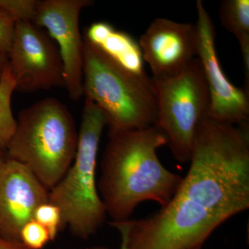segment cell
<instances>
[{
	"instance_id": "6da1fadb",
	"label": "cell",
	"mask_w": 249,
	"mask_h": 249,
	"mask_svg": "<svg viewBox=\"0 0 249 249\" xmlns=\"http://www.w3.org/2000/svg\"><path fill=\"white\" fill-rule=\"evenodd\" d=\"M249 124L206 115L189 169L169 202L145 218L123 222L127 249H188L204 245L223 223L249 209Z\"/></svg>"
},
{
	"instance_id": "7a4b0ae2",
	"label": "cell",
	"mask_w": 249,
	"mask_h": 249,
	"mask_svg": "<svg viewBox=\"0 0 249 249\" xmlns=\"http://www.w3.org/2000/svg\"><path fill=\"white\" fill-rule=\"evenodd\" d=\"M165 145L168 139L155 124L109 133L97 186L111 222L129 220L144 201L163 207L175 196L183 177L160 161L157 150Z\"/></svg>"
},
{
	"instance_id": "3957f363",
	"label": "cell",
	"mask_w": 249,
	"mask_h": 249,
	"mask_svg": "<svg viewBox=\"0 0 249 249\" xmlns=\"http://www.w3.org/2000/svg\"><path fill=\"white\" fill-rule=\"evenodd\" d=\"M78 140L76 123L67 106L56 98H46L19 113L6 152L49 191L71 166Z\"/></svg>"
},
{
	"instance_id": "277c9868",
	"label": "cell",
	"mask_w": 249,
	"mask_h": 249,
	"mask_svg": "<svg viewBox=\"0 0 249 249\" xmlns=\"http://www.w3.org/2000/svg\"><path fill=\"white\" fill-rule=\"evenodd\" d=\"M83 91L104 112L109 133L146 128L157 122L153 79L126 70L84 38Z\"/></svg>"
},
{
	"instance_id": "5b68a950",
	"label": "cell",
	"mask_w": 249,
	"mask_h": 249,
	"mask_svg": "<svg viewBox=\"0 0 249 249\" xmlns=\"http://www.w3.org/2000/svg\"><path fill=\"white\" fill-rule=\"evenodd\" d=\"M107 124L102 109L85 98L76 155L63 178L49 191V202L61 211L62 229L68 227L82 240L95 235L107 215L96 181L98 147Z\"/></svg>"
},
{
	"instance_id": "8992f818",
	"label": "cell",
	"mask_w": 249,
	"mask_h": 249,
	"mask_svg": "<svg viewBox=\"0 0 249 249\" xmlns=\"http://www.w3.org/2000/svg\"><path fill=\"white\" fill-rule=\"evenodd\" d=\"M153 80L157 98L155 125L164 132L175 160L179 163L189 162L196 129L207 115L210 105L200 60L195 59L175 76Z\"/></svg>"
},
{
	"instance_id": "52a82bcc",
	"label": "cell",
	"mask_w": 249,
	"mask_h": 249,
	"mask_svg": "<svg viewBox=\"0 0 249 249\" xmlns=\"http://www.w3.org/2000/svg\"><path fill=\"white\" fill-rule=\"evenodd\" d=\"M43 31L32 22H16L8 65L16 80V90L22 92L65 88L58 46Z\"/></svg>"
},
{
	"instance_id": "ba28073f",
	"label": "cell",
	"mask_w": 249,
	"mask_h": 249,
	"mask_svg": "<svg viewBox=\"0 0 249 249\" xmlns=\"http://www.w3.org/2000/svg\"><path fill=\"white\" fill-rule=\"evenodd\" d=\"M196 6L197 58L209 90L208 116L222 124H249V93L232 85L226 76L216 51L213 22L202 1L197 0Z\"/></svg>"
},
{
	"instance_id": "9c48e42d",
	"label": "cell",
	"mask_w": 249,
	"mask_h": 249,
	"mask_svg": "<svg viewBox=\"0 0 249 249\" xmlns=\"http://www.w3.org/2000/svg\"><path fill=\"white\" fill-rule=\"evenodd\" d=\"M91 0H40L33 24L44 28L58 46L64 67L65 88L72 100L83 96V37L80 32L82 10Z\"/></svg>"
},
{
	"instance_id": "30bf717a",
	"label": "cell",
	"mask_w": 249,
	"mask_h": 249,
	"mask_svg": "<svg viewBox=\"0 0 249 249\" xmlns=\"http://www.w3.org/2000/svg\"><path fill=\"white\" fill-rule=\"evenodd\" d=\"M139 44L153 79L175 76L197 58L196 24L157 18L141 36Z\"/></svg>"
},
{
	"instance_id": "8fae6325",
	"label": "cell",
	"mask_w": 249,
	"mask_h": 249,
	"mask_svg": "<svg viewBox=\"0 0 249 249\" xmlns=\"http://www.w3.org/2000/svg\"><path fill=\"white\" fill-rule=\"evenodd\" d=\"M49 194L29 168L8 158L0 170V237L19 241L23 226L34 219L39 205L49 201Z\"/></svg>"
},
{
	"instance_id": "7c38bea8",
	"label": "cell",
	"mask_w": 249,
	"mask_h": 249,
	"mask_svg": "<svg viewBox=\"0 0 249 249\" xmlns=\"http://www.w3.org/2000/svg\"><path fill=\"white\" fill-rule=\"evenodd\" d=\"M83 38L126 70L139 76L146 75L139 42L127 33L109 23L98 22L88 28Z\"/></svg>"
},
{
	"instance_id": "4fadbf2b",
	"label": "cell",
	"mask_w": 249,
	"mask_h": 249,
	"mask_svg": "<svg viewBox=\"0 0 249 249\" xmlns=\"http://www.w3.org/2000/svg\"><path fill=\"white\" fill-rule=\"evenodd\" d=\"M221 22L237 37L240 44L247 91L249 88V1L224 0L219 7Z\"/></svg>"
},
{
	"instance_id": "5bb4252c",
	"label": "cell",
	"mask_w": 249,
	"mask_h": 249,
	"mask_svg": "<svg viewBox=\"0 0 249 249\" xmlns=\"http://www.w3.org/2000/svg\"><path fill=\"white\" fill-rule=\"evenodd\" d=\"M15 90L16 80L7 63L0 78V149L5 151L16 127V119L11 108Z\"/></svg>"
},
{
	"instance_id": "9a60e30c",
	"label": "cell",
	"mask_w": 249,
	"mask_h": 249,
	"mask_svg": "<svg viewBox=\"0 0 249 249\" xmlns=\"http://www.w3.org/2000/svg\"><path fill=\"white\" fill-rule=\"evenodd\" d=\"M34 219L47 229L52 241L55 240L59 232L62 230L61 211L56 205L49 201L36 208Z\"/></svg>"
},
{
	"instance_id": "2e32d148",
	"label": "cell",
	"mask_w": 249,
	"mask_h": 249,
	"mask_svg": "<svg viewBox=\"0 0 249 249\" xmlns=\"http://www.w3.org/2000/svg\"><path fill=\"white\" fill-rule=\"evenodd\" d=\"M40 0H0V9L15 22H34Z\"/></svg>"
},
{
	"instance_id": "e0dca14e",
	"label": "cell",
	"mask_w": 249,
	"mask_h": 249,
	"mask_svg": "<svg viewBox=\"0 0 249 249\" xmlns=\"http://www.w3.org/2000/svg\"><path fill=\"white\" fill-rule=\"evenodd\" d=\"M19 241L28 249H43L52 240L47 229L33 219L23 226Z\"/></svg>"
},
{
	"instance_id": "ac0fdd59",
	"label": "cell",
	"mask_w": 249,
	"mask_h": 249,
	"mask_svg": "<svg viewBox=\"0 0 249 249\" xmlns=\"http://www.w3.org/2000/svg\"><path fill=\"white\" fill-rule=\"evenodd\" d=\"M16 22L4 10L0 9V52L9 53L14 39Z\"/></svg>"
},
{
	"instance_id": "d6986e66",
	"label": "cell",
	"mask_w": 249,
	"mask_h": 249,
	"mask_svg": "<svg viewBox=\"0 0 249 249\" xmlns=\"http://www.w3.org/2000/svg\"><path fill=\"white\" fill-rule=\"evenodd\" d=\"M111 227L115 228L120 232L121 237V243L120 249H127V237H126L125 229L121 222H109ZM85 249H110L106 247H93L91 248Z\"/></svg>"
},
{
	"instance_id": "ffe728a7",
	"label": "cell",
	"mask_w": 249,
	"mask_h": 249,
	"mask_svg": "<svg viewBox=\"0 0 249 249\" xmlns=\"http://www.w3.org/2000/svg\"><path fill=\"white\" fill-rule=\"evenodd\" d=\"M0 249H29L19 241L9 240L0 237Z\"/></svg>"
},
{
	"instance_id": "44dd1931",
	"label": "cell",
	"mask_w": 249,
	"mask_h": 249,
	"mask_svg": "<svg viewBox=\"0 0 249 249\" xmlns=\"http://www.w3.org/2000/svg\"><path fill=\"white\" fill-rule=\"evenodd\" d=\"M8 63V55L0 52V78L2 76L5 67Z\"/></svg>"
},
{
	"instance_id": "7402d4cb",
	"label": "cell",
	"mask_w": 249,
	"mask_h": 249,
	"mask_svg": "<svg viewBox=\"0 0 249 249\" xmlns=\"http://www.w3.org/2000/svg\"><path fill=\"white\" fill-rule=\"evenodd\" d=\"M8 160L7 155L6 152L4 150L0 149V170L2 168L3 165L6 163V160Z\"/></svg>"
},
{
	"instance_id": "603a6c76",
	"label": "cell",
	"mask_w": 249,
	"mask_h": 249,
	"mask_svg": "<svg viewBox=\"0 0 249 249\" xmlns=\"http://www.w3.org/2000/svg\"><path fill=\"white\" fill-rule=\"evenodd\" d=\"M203 246H196V247H192V248L188 249H202Z\"/></svg>"
}]
</instances>
